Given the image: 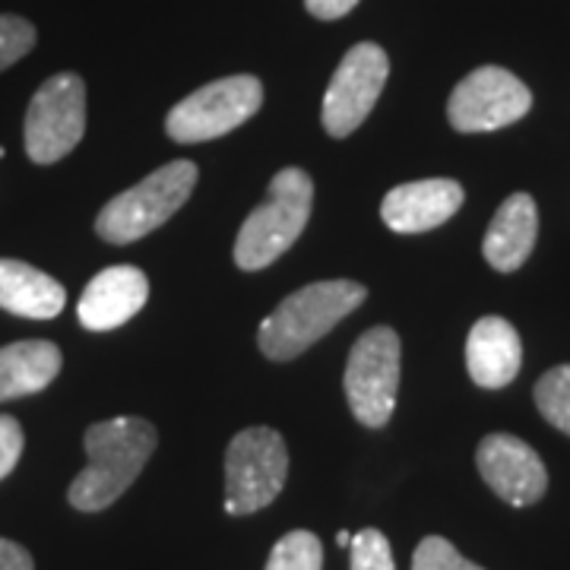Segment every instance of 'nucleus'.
Segmentation results:
<instances>
[{
  "label": "nucleus",
  "mask_w": 570,
  "mask_h": 570,
  "mask_svg": "<svg viewBox=\"0 0 570 570\" xmlns=\"http://www.w3.org/2000/svg\"><path fill=\"white\" fill-rule=\"evenodd\" d=\"M367 288L352 279H326L292 292L257 330V346L273 362H292L324 340L333 326L365 305Z\"/></svg>",
  "instance_id": "f03ea898"
},
{
  "label": "nucleus",
  "mask_w": 570,
  "mask_h": 570,
  "mask_svg": "<svg viewBox=\"0 0 570 570\" xmlns=\"http://www.w3.org/2000/svg\"><path fill=\"white\" fill-rule=\"evenodd\" d=\"M305 7L317 20H343L358 7V0H305Z\"/></svg>",
  "instance_id": "b1692460"
},
{
  "label": "nucleus",
  "mask_w": 570,
  "mask_h": 570,
  "mask_svg": "<svg viewBox=\"0 0 570 570\" xmlns=\"http://www.w3.org/2000/svg\"><path fill=\"white\" fill-rule=\"evenodd\" d=\"M412 570H485L466 561L444 535H428L412 554Z\"/></svg>",
  "instance_id": "4be33fe9"
},
{
  "label": "nucleus",
  "mask_w": 570,
  "mask_h": 570,
  "mask_svg": "<svg viewBox=\"0 0 570 570\" xmlns=\"http://www.w3.org/2000/svg\"><path fill=\"white\" fill-rule=\"evenodd\" d=\"M463 206V187L450 178H425L393 187L384 204L381 219L400 235H419L444 225Z\"/></svg>",
  "instance_id": "ddd939ff"
},
{
  "label": "nucleus",
  "mask_w": 570,
  "mask_h": 570,
  "mask_svg": "<svg viewBox=\"0 0 570 570\" xmlns=\"http://www.w3.org/2000/svg\"><path fill=\"white\" fill-rule=\"evenodd\" d=\"M288 479V448L273 428H245L225 453V513L247 517L269 508Z\"/></svg>",
  "instance_id": "39448f33"
},
{
  "label": "nucleus",
  "mask_w": 570,
  "mask_h": 570,
  "mask_svg": "<svg viewBox=\"0 0 570 570\" xmlns=\"http://www.w3.org/2000/svg\"><path fill=\"white\" fill-rule=\"evenodd\" d=\"M0 570H36V561L22 546L0 539Z\"/></svg>",
  "instance_id": "393cba45"
},
{
  "label": "nucleus",
  "mask_w": 570,
  "mask_h": 570,
  "mask_svg": "<svg viewBox=\"0 0 570 570\" xmlns=\"http://www.w3.org/2000/svg\"><path fill=\"white\" fill-rule=\"evenodd\" d=\"M336 542H340V546H348V542H352V532H336Z\"/></svg>",
  "instance_id": "a878e982"
},
{
  "label": "nucleus",
  "mask_w": 570,
  "mask_h": 570,
  "mask_svg": "<svg viewBox=\"0 0 570 570\" xmlns=\"http://www.w3.org/2000/svg\"><path fill=\"white\" fill-rule=\"evenodd\" d=\"M264 105V86L257 77H225L206 82L175 105L165 118V130L175 142L219 140L235 127L250 121Z\"/></svg>",
  "instance_id": "423d86ee"
},
{
  "label": "nucleus",
  "mask_w": 570,
  "mask_h": 570,
  "mask_svg": "<svg viewBox=\"0 0 570 570\" xmlns=\"http://www.w3.org/2000/svg\"><path fill=\"white\" fill-rule=\"evenodd\" d=\"M532 108V92L504 67H479L453 89L448 118L460 134H489L517 124Z\"/></svg>",
  "instance_id": "9d476101"
},
{
  "label": "nucleus",
  "mask_w": 570,
  "mask_h": 570,
  "mask_svg": "<svg viewBox=\"0 0 570 570\" xmlns=\"http://www.w3.org/2000/svg\"><path fill=\"white\" fill-rule=\"evenodd\" d=\"M523 343L504 317H482L469 330L466 367L469 377L482 390H501L520 374Z\"/></svg>",
  "instance_id": "4468645a"
},
{
  "label": "nucleus",
  "mask_w": 570,
  "mask_h": 570,
  "mask_svg": "<svg viewBox=\"0 0 570 570\" xmlns=\"http://www.w3.org/2000/svg\"><path fill=\"white\" fill-rule=\"evenodd\" d=\"M352 570H396L393 549L381 530H362L352 535Z\"/></svg>",
  "instance_id": "412c9836"
},
{
  "label": "nucleus",
  "mask_w": 570,
  "mask_h": 570,
  "mask_svg": "<svg viewBox=\"0 0 570 570\" xmlns=\"http://www.w3.org/2000/svg\"><path fill=\"white\" fill-rule=\"evenodd\" d=\"M197 187V165L187 159L156 168L149 178L108 200L96 219V235L108 245H130L165 225Z\"/></svg>",
  "instance_id": "20e7f679"
},
{
  "label": "nucleus",
  "mask_w": 570,
  "mask_h": 570,
  "mask_svg": "<svg viewBox=\"0 0 570 570\" xmlns=\"http://www.w3.org/2000/svg\"><path fill=\"white\" fill-rule=\"evenodd\" d=\"M314 206V181L302 168H283L266 190V200L242 225L235 264L254 273L276 264L305 232Z\"/></svg>",
  "instance_id": "7ed1b4c3"
},
{
  "label": "nucleus",
  "mask_w": 570,
  "mask_h": 570,
  "mask_svg": "<svg viewBox=\"0 0 570 570\" xmlns=\"http://www.w3.org/2000/svg\"><path fill=\"white\" fill-rule=\"evenodd\" d=\"M539 235V209L530 194H510L491 219L482 254L498 273H513L530 261Z\"/></svg>",
  "instance_id": "2eb2a0df"
},
{
  "label": "nucleus",
  "mask_w": 570,
  "mask_h": 570,
  "mask_svg": "<svg viewBox=\"0 0 570 570\" xmlns=\"http://www.w3.org/2000/svg\"><path fill=\"white\" fill-rule=\"evenodd\" d=\"M156 444H159L156 428L137 415H118L89 425L82 434L89 466L70 482L67 501L82 513L111 508L140 479Z\"/></svg>",
  "instance_id": "f257e3e1"
},
{
  "label": "nucleus",
  "mask_w": 570,
  "mask_h": 570,
  "mask_svg": "<svg viewBox=\"0 0 570 570\" xmlns=\"http://www.w3.org/2000/svg\"><path fill=\"white\" fill-rule=\"evenodd\" d=\"M36 41H39V32L32 22L13 13H0V73L22 61L36 48Z\"/></svg>",
  "instance_id": "aec40b11"
},
{
  "label": "nucleus",
  "mask_w": 570,
  "mask_h": 570,
  "mask_svg": "<svg viewBox=\"0 0 570 570\" xmlns=\"http://www.w3.org/2000/svg\"><path fill=\"white\" fill-rule=\"evenodd\" d=\"M346 400L365 428H384L400 390V336L393 326H371L352 346L346 362Z\"/></svg>",
  "instance_id": "0eeeda50"
},
{
  "label": "nucleus",
  "mask_w": 570,
  "mask_h": 570,
  "mask_svg": "<svg viewBox=\"0 0 570 570\" xmlns=\"http://www.w3.org/2000/svg\"><path fill=\"white\" fill-rule=\"evenodd\" d=\"M61 348L48 340H22L0 348V403L22 400L48 387L61 374Z\"/></svg>",
  "instance_id": "f3484780"
},
{
  "label": "nucleus",
  "mask_w": 570,
  "mask_h": 570,
  "mask_svg": "<svg viewBox=\"0 0 570 570\" xmlns=\"http://www.w3.org/2000/svg\"><path fill=\"white\" fill-rule=\"evenodd\" d=\"M475 463L485 485L513 508H530L549 489L542 456L513 434H489L475 450Z\"/></svg>",
  "instance_id": "9b49d317"
},
{
  "label": "nucleus",
  "mask_w": 570,
  "mask_h": 570,
  "mask_svg": "<svg viewBox=\"0 0 570 570\" xmlns=\"http://www.w3.org/2000/svg\"><path fill=\"white\" fill-rule=\"evenodd\" d=\"M22 425L13 415H0V479H7L22 456Z\"/></svg>",
  "instance_id": "5701e85b"
},
{
  "label": "nucleus",
  "mask_w": 570,
  "mask_h": 570,
  "mask_svg": "<svg viewBox=\"0 0 570 570\" xmlns=\"http://www.w3.org/2000/svg\"><path fill=\"white\" fill-rule=\"evenodd\" d=\"M67 305V288L55 276L41 273L39 266L0 257V307L29 317V321H51Z\"/></svg>",
  "instance_id": "dca6fc26"
},
{
  "label": "nucleus",
  "mask_w": 570,
  "mask_h": 570,
  "mask_svg": "<svg viewBox=\"0 0 570 570\" xmlns=\"http://www.w3.org/2000/svg\"><path fill=\"white\" fill-rule=\"evenodd\" d=\"M86 134V82L58 73L36 89L26 111V156L36 165L61 163Z\"/></svg>",
  "instance_id": "6e6552de"
},
{
  "label": "nucleus",
  "mask_w": 570,
  "mask_h": 570,
  "mask_svg": "<svg viewBox=\"0 0 570 570\" xmlns=\"http://www.w3.org/2000/svg\"><path fill=\"white\" fill-rule=\"evenodd\" d=\"M3 156H7V149H3V146H0V159H3Z\"/></svg>",
  "instance_id": "bb28decb"
},
{
  "label": "nucleus",
  "mask_w": 570,
  "mask_h": 570,
  "mask_svg": "<svg viewBox=\"0 0 570 570\" xmlns=\"http://www.w3.org/2000/svg\"><path fill=\"white\" fill-rule=\"evenodd\" d=\"M535 406L542 419L558 431L570 434V365L551 367L535 384Z\"/></svg>",
  "instance_id": "6ab92c4d"
},
{
  "label": "nucleus",
  "mask_w": 570,
  "mask_h": 570,
  "mask_svg": "<svg viewBox=\"0 0 570 570\" xmlns=\"http://www.w3.org/2000/svg\"><path fill=\"white\" fill-rule=\"evenodd\" d=\"M387 73L390 58L381 45L358 41L355 48H348L324 96V127L330 137L343 140L365 124L384 92Z\"/></svg>",
  "instance_id": "1a4fd4ad"
},
{
  "label": "nucleus",
  "mask_w": 570,
  "mask_h": 570,
  "mask_svg": "<svg viewBox=\"0 0 570 570\" xmlns=\"http://www.w3.org/2000/svg\"><path fill=\"white\" fill-rule=\"evenodd\" d=\"M324 568V546L314 532L295 530L283 535L273 551L266 570H321Z\"/></svg>",
  "instance_id": "a211bd4d"
},
{
  "label": "nucleus",
  "mask_w": 570,
  "mask_h": 570,
  "mask_svg": "<svg viewBox=\"0 0 570 570\" xmlns=\"http://www.w3.org/2000/svg\"><path fill=\"white\" fill-rule=\"evenodd\" d=\"M149 298V279L137 266H108L99 276H92L82 288L77 317L92 333H108L137 317Z\"/></svg>",
  "instance_id": "f8f14e48"
}]
</instances>
